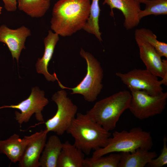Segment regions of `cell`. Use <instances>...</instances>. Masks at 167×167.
<instances>
[{
    "label": "cell",
    "instance_id": "1",
    "mask_svg": "<svg viewBox=\"0 0 167 167\" xmlns=\"http://www.w3.org/2000/svg\"><path fill=\"white\" fill-rule=\"evenodd\" d=\"M90 5V0H59L52 9L51 30L66 37L83 29L89 16Z\"/></svg>",
    "mask_w": 167,
    "mask_h": 167
},
{
    "label": "cell",
    "instance_id": "2",
    "mask_svg": "<svg viewBox=\"0 0 167 167\" xmlns=\"http://www.w3.org/2000/svg\"><path fill=\"white\" fill-rule=\"evenodd\" d=\"M66 132L74 139V145L89 155L107 144L111 133L86 114L77 113Z\"/></svg>",
    "mask_w": 167,
    "mask_h": 167
},
{
    "label": "cell",
    "instance_id": "3",
    "mask_svg": "<svg viewBox=\"0 0 167 167\" xmlns=\"http://www.w3.org/2000/svg\"><path fill=\"white\" fill-rule=\"evenodd\" d=\"M131 92L120 91L96 102L86 114L107 131L114 130L119 118L129 109Z\"/></svg>",
    "mask_w": 167,
    "mask_h": 167
},
{
    "label": "cell",
    "instance_id": "4",
    "mask_svg": "<svg viewBox=\"0 0 167 167\" xmlns=\"http://www.w3.org/2000/svg\"><path fill=\"white\" fill-rule=\"evenodd\" d=\"M153 143L150 132L136 127L129 131L125 130L115 131L110 137L104 147L94 151L92 157L97 158L112 152H133L139 148L150 150Z\"/></svg>",
    "mask_w": 167,
    "mask_h": 167
},
{
    "label": "cell",
    "instance_id": "5",
    "mask_svg": "<svg viewBox=\"0 0 167 167\" xmlns=\"http://www.w3.org/2000/svg\"><path fill=\"white\" fill-rule=\"evenodd\" d=\"M80 54L87 63V73L85 77L73 88L65 87L60 82H58V84L62 89L71 90V94L81 95L86 101L92 102L96 100L102 89L103 70L99 62L91 54L81 48Z\"/></svg>",
    "mask_w": 167,
    "mask_h": 167
},
{
    "label": "cell",
    "instance_id": "6",
    "mask_svg": "<svg viewBox=\"0 0 167 167\" xmlns=\"http://www.w3.org/2000/svg\"><path fill=\"white\" fill-rule=\"evenodd\" d=\"M52 99L57 105V109L53 117L44 122L45 129L48 132H53L61 135L67 131L75 118L78 108L68 97L66 92L64 90L55 92Z\"/></svg>",
    "mask_w": 167,
    "mask_h": 167
},
{
    "label": "cell",
    "instance_id": "7",
    "mask_svg": "<svg viewBox=\"0 0 167 167\" xmlns=\"http://www.w3.org/2000/svg\"><path fill=\"white\" fill-rule=\"evenodd\" d=\"M128 109L138 119L142 120L161 114L165 108L167 92L152 96L145 91L131 90Z\"/></svg>",
    "mask_w": 167,
    "mask_h": 167
},
{
    "label": "cell",
    "instance_id": "8",
    "mask_svg": "<svg viewBox=\"0 0 167 167\" xmlns=\"http://www.w3.org/2000/svg\"><path fill=\"white\" fill-rule=\"evenodd\" d=\"M116 75L130 91L143 90L152 96L163 92L162 85L167 84L146 69L135 68L126 73L117 72Z\"/></svg>",
    "mask_w": 167,
    "mask_h": 167
},
{
    "label": "cell",
    "instance_id": "9",
    "mask_svg": "<svg viewBox=\"0 0 167 167\" xmlns=\"http://www.w3.org/2000/svg\"><path fill=\"white\" fill-rule=\"evenodd\" d=\"M49 102L45 97L44 92L36 87L32 88L30 95L26 99L16 105L1 107L0 109L11 108L19 110L20 112H15V118L20 126L23 123L28 122L34 114L36 120L42 123L44 120L42 111Z\"/></svg>",
    "mask_w": 167,
    "mask_h": 167
},
{
    "label": "cell",
    "instance_id": "10",
    "mask_svg": "<svg viewBox=\"0 0 167 167\" xmlns=\"http://www.w3.org/2000/svg\"><path fill=\"white\" fill-rule=\"evenodd\" d=\"M135 39L139 50L140 57L146 69L156 76L167 82V60L161 59L154 48L142 37L138 30Z\"/></svg>",
    "mask_w": 167,
    "mask_h": 167
},
{
    "label": "cell",
    "instance_id": "11",
    "mask_svg": "<svg viewBox=\"0 0 167 167\" xmlns=\"http://www.w3.org/2000/svg\"><path fill=\"white\" fill-rule=\"evenodd\" d=\"M48 132L45 129L25 136L27 143L19 161L20 167H39V160L46 142Z\"/></svg>",
    "mask_w": 167,
    "mask_h": 167
},
{
    "label": "cell",
    "instance_id": "12",
    "mask_svg": "<svg viewBox=\"0 0 167 167\" xmlns=\"http://www.w3.org/2000/svg\"><path fill=\"white\" fill-rule=\"evenodd\" d=\"M31 35L30 30L24 25L15 29L5 24L0 26V42L7 45L13 59H15L17 62L21 51L25 49L26 40Z\"/></svg>",
    "mask_w": 167,
    "mask_h": 167
},
{
    "label": "cell",
    "instance_id": "13",
    "mask_svg": "<svg viewBox=\"0 0 167 167\" xmlns=\"http://www.w3.org/2000/svg\"><path fill=\"white\" fill-rule=\"evenodd\" d=\"M103 5H108L111 11L110 15H114L113 9L120 10L124 17V26L127 30H130L139 24L140 19L139 13L141 10L140 3L135 0H104Z\"/></svg>",
    "mask_w": 167,
    "mask_h": 167
},
{
    "label": "cell",
    "instance_id": "14",
    "mask_svg": "<svg viewBox=\"0 0 167 167\" xmlns=\"http://www.w3.org/2000/svg\"><path fill=\"white\" fill-rule=\"evenodd\" d=\"M59 40V36L52 31L49 30L44 39L45 50L41 58H38L36 64L37 72L42 74L49 81L54 82L58 80L56 74L54 72L51 74L48 72V67L51 59L55 46Z\"/></svg>",
    "mask_w": 167,
    "mask_h": 167
},
{
    "label": "cell",
    "instance_id": "15",
    "mask_svg": "<svg viewBox=\"0 0 167 167\" xmlns=\"http://www.w3.org/2000/svg\"><path fill=\"white\" fill-rule=\"evenodd\" d=\"M63 143L56 135H51L46 142L40 156L39 167H57Z\"/></svg>",
    "mask_w": 167,
    "mask_h": 167
},
{
    "label": "cell",
    "instance_id": "16",
    "mask_svg": "<svg viewBox=\"0 0 167 167\" xmlns=\"http://www.w3.org/2000/svg\"><path fill=\"white\" fill-rule=\"evenodd\" d=\"M145 148H139L133 152H120L121 157L118 167H144L157 154Z\"/></svg>",
    "mask_w": 167,
    "mask_h": 167
},
{
    "label": "cell",
    "instance_id": "17",
    "mask_svg": "<svg viewBox=\"0 0 167 167\" xmlns=\"http://www.w3.org/2000/svg\"><path fill=\"white\" fill-rule=\"evenodd\" d=\"M26 143L25 136L21 139L18 134H14L6 140H0V152L5 154L11 162L15 163L20 160Z\"/></svg>",
    "mask_w": 167,
    "mask_h": 167
},
{
    "label": "cell",
    "instance_id": "18",
    "mask_svg": "<svg viewBox=\"0 0 167 167\" xmlns=\"http://www.w3.org/2000/svg\"><path fill=\"white\" fill-rule=\"evenodd\" d=\"M84 153L68 141L63 143L57 167H83Z\"/></svg>",
    "mask_w": 167,
    "mask_h": 167
},
{
    "label": "cell",
    "instance_id": "19",
    "mask_svg": "<svg viewBox=\"0 0 167 167\" xmlns=\"http://www.w3.org/2000/svg\"><path fill=\"white\" fill-rule=\"evenodd\" d=\"M50 2L51 0H17V8L32 18H41L49 9Z\"/></svg>",
    "mask_w": 167,
    "mask_h": 167
},
{
    "label": "cell",
    "instance_id": "20",
    "mask_svg": "<svg viewBox=\"0 0 167 167\" xmlns=\"http://www.w3.org/2000/svg\"><path fill=\"white\" fill-rule=\"evenodd\" d=\"M121 157L120 152H112L106 156L86 158L84 161L83 167H118Z\"/></svg>",
    "mask_w": 167,
    "mask_h": 167
},
{
    "label": "cell",
    "instance_id": "21",
    "mask_svg": "<svg viewBox=\"0 0 167 167\" xmlns=\"http://www.w3.org/2000/svg\"><path fill=\"white\" fill-rule=\"evenodd\" d=\"M145 7L139 13L140 20L150 15H158L167 14V0H148L145 4Z\"/></svg>",
    "mask_w": 167,
    "mask_h": 167
},
{
    "label": "cell",
    "instance_id": "22",
    "mask_svg": "<svg viewBox=\"0 0 167 167\" xmlns=\"http://www.w3.org/2000/svg\"><path fill=\"white\" fill-rule=\"evenodd\" d=\"M143 38L155 49L161 57L167 58V44L157 40V36L152 31L143 28L137 29Z\"/></svg>",
    "mask_w": 167,
    "mask_h": 167
},
{
    "label": "cell",
    "instance_id": "23",
    "mask_svg": "<svg viewBox=\"0 0 167 167\" xmlns=\"http://www.w3.org/2000/svg\"><path fill=\"white\" fill-rule=\"evenodd\" d=\"M167 138L163 139V147L161 153L157 158L152 160L148 165L151 167H161L167 164Z\"/></svg>",
    "mask_w": 167,
    "mask_h": 167
},
{
    "label": "cell",
    "instance_id": "24",
    "mask_svg": "<svg viewBox=\"0 0 167 167\" xmlns=\"http://www.w3.org/2000/svg\"><path fill=\"white\" fill-rule=\"evenodd\" d=\"M99 1L92 0L91 3L89 17L93 19H97L99 17L100 9Z\"/></svg>",
    "mask_w": 167,
    "mask_h": 167
},
{
    "label": "cell",
    "instance_id": "25",
    "mask_svg": "<svg viewBox=\"0 0 167 167\" xmlns=\"http://www.w3.org/2000/svg\"><path fill=\"white\" fill-rule=\"evenodd\" d=\"M5 9L7 11H15L17 8V0H2Z\"/></svg>",
    "mask_w": 167,
    "mask_h": 167
},
{
    "label": "cell",
    "instance_id": "26",
    "mask_svg": "<svg viewBox=\"0 0 167 167\" xmlns=\"http://www.w3.org/2000/svg\"><path fill=\"white\" fill-rule=\"evenodd\" d=\"M140 4L143 3L145 4L148 0H135Z\"/></svg>",
    "mask_w": 167,
    "mask_h": 167
},
{
    "label": "cell",
    "instance_id": "27",
    "mask_svg": "<svg viewBox=\"0 0 167 167\" xmlns=\"http://www.w3.org/2000/svg\"><path fill=\"white\" fill-rule=\"evenodd\" d=\"M2 7L0 6V14H2Z\"/></svg>",
    "mask_w": 167,
    "mask_h": 167
}]
</instances>
